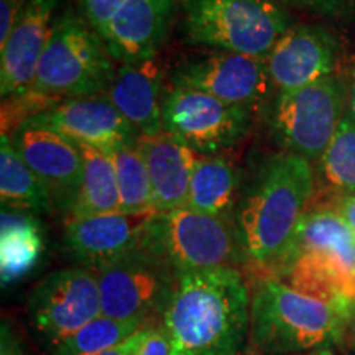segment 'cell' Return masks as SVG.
Instances as JSON below:
<instances>
[{
  "label": "cell",
  "mask_w": 355,
  "mask_h": 355,
  "mask_svg": "<svg viewBox=\"0 0 355 355\" xmlns=\"http://www.w3.org/2000/svg\"><path fill=\"white\" fill-rule=\"evenodd\" d=\"M250 311L252 291L241 268L178 272L162 316L171 355H241Z\"/></svg>",
  "instance_id": "cell-1"
},
{
  "label": "cell",
  "mask_w": 355,
  "mask_h": 355,
  "mask_svg": "<svg viewBox=\"0 0 355 355\" xmlns=\"http://www.w3.org/2000/svg\"><path fill=\"white\" fill-rule=\"evenodd\" d=\"M314 175L309 162L293 153L270 158L239 199L234 225L247 266L257 277H275L309 209Z\"/></svg>",
  "instance_id": "cell-2"
},
{
  "label": "cell",
  "mask_w": 355,
  "mask_h": 355,
  "mask_svg": "<svg viewBox=\"0 0 355 355\" xmlns=\"http://www.w3.org/2000/svg\"><path fill=\"white\" fill-rule=\"evenodd\" d=\"M349 311L293 290L275 277H257L250 340L260 355L308 354L347 339Z\"/></svg>",
  "instance_id": "cell-3"
},
{
  "label": "cell",
  "mask_w": 355,
  "mask_h": 355,
  "mask_svg": "<svg viewBox=\"0 0 355 355\" xmlns=\"http://www.w3.org/2000/svg\"><path fill=\"white\" fill-rule=\"evenodd\" d=\"M275 278L345 311L355 303V234L331 207L306 211Z\"/></svg>",
  "instance_id": "cell-4"
},
{
  "label": "cell",
  "mask_w": 355,
  "mask_h": 355,
  "mask_svg": "<svg viewBox=\"0 0 355 355\" xmlns=\"http://www.w3.org/2000/svg\"><path fill=\"white\" fill-rule=\"evenodd\" d=\"M115 69L104 38L79 13L66 10L53 25L30 89L60 101L105 94Z\"/></svg>",
  "instance_id": "cell-5"
},
{
  "label": "cell",
  "mask_w": 355,
  "mask_h": 355,
  "mask_svg": "<svg viewBox=\"0 0 355 355\" xmlns=\"http://www.w3.org/2000/svg\"><path fill=\"white\" fill-rule=\"evenodd\" d=\"M183 10L189 43L260 60L291 26L278 0H189Z\"/></svg>",
  "instance_id": "cell-6"
},
{
  "label": "cell",
  "mask_w": 355,
  "mask_h": 355,
  "mask_svg": "<svg viewBox=\"0 0 355 355\" xmlns=\"http://www.w3.org/2000/svg\"><path fill=\"white\" fill-rule=\"evenodd\" d=\"M141 247L166 261L175 272L247 266L234 220L204 214L186 206L157 212Z\"/></svg>",
  "instance_id": "cell-7"
},
{
  "label": "cell",
  "mask_w": 355,
  "mask_h": 355,
  "mask_svg": "<svg viewBox=\"0 0 355 355\" xmlns=\"http://www.w3.org/2000/svg\"><path fill=\"white\" fill-rule=\"evenodd\" d=\"M345 99L343 79L334 74L279 92L272 109V127L278 141L308 162L321 159L345 115Z\"/></svg>",
  "instance_id": "cell-8"
},
{
  "label": "cell",
  "mask_w": 355,
  "mask_h": 355,
  "mask_svg": "<svg viewBox=\"0 0 355 355\" xmlns=\"http://www.w3.org/2000/svg\"><path fill=\"white\" fill-rule=\"evenodd\" d=\"M102 314L155 322L175 290L176 272L148 248L139 247L96 272Z\"/></svg>",
  "instance_id": "cell-9"
},
{
  "label": "cell",
  "mask_w": 355,
  "mask_h": 355,
  "mask_svg": "<svg viewBox=\"0 0 355 355\" xmlns=\"http://www.w3.org/2000/svg\"><path fill=\"white\" fill-rule=\"evenodd\" d=\"M252 109L227 104L194 89L173 87L163 97V130L199 155H217L241 141Z\"/></svg>",
  "instance_id": "cell-10"
},
{
  "label": "cell",
  "mask_w": 355,
  "mask_h": 355,
  "mask_svg": "<svg viewBox=\"0 0 355 355\" xmlns=\"http://www.w3.org/2000/svg\"><path fill=\"white\" fill-rule=\"evenodd\" d=\"M101 314L97 275L86 266H73L48 275L28 300L32 326L55 347Z\"/></svg>",
  "instance_id": "cell-11"
},
{
  "label": "cell",
  "mask_w": 355,
  "mask_h": 355,
  "mask_svg": "<svg viewBox=\"0 0 355 355\" xmlns=\"http://www.w3.org/2000/svg\"><path fill=\"white\" fill-rule=\"evenodd\" d=\"M171 84L252 110L266 102L275 87L265 60L227 51H216L181 64L173 71Z\"/></svg>",
  "instance_id": "cell-12"
},
{
  "label": "cell",
  "mask_w": 355,
  "mask_h": 355,
  "mask_svg": "<svg viewBox=\"0 0 355 355\" xmlns=\"http://www.w3.org/2000/svg\"><path fill=\"white\" fill-rule=\"evenodd\" d=\"M10 139L26 166L46 186L53 207L68 217L81 183L79 145L37 117L21 123Z\"/></svg>",
  "instance_id": "cell-13"
},
{
  "label": "cell",
  "mask_w": 355,
  "mask_h": 355,
  "mask_svg": "<svg viewBox=\"0 0 355 355\" xmlns=\"http://www.w3.org/2000/svg\"><path fill=\"white\" fill-rule=\"evenodd\" d=\"M157 211L112 212L66 222L63 242L68 254L97 272L104 265L130 254L141 245L145 230Z\"/></svg>",
  "instance_id": "cell-14"
},
{
  "label": "cell",
  "mask_w": 355,
  "mask_h": 355,
  "mask_svg": "<svg viewBox=\"0 0 355 355\" xmlns=\"http://www.w3.org/2000/svg\"><path fill=\"white\" fill-rule=\"evenodd\" d=\"M37 119L76 144L89 145L109 155L137 145L140 139L137 128L105 94L66 99L37 115Z\"/></svg>",
  "instance_id": "cell-15"
},
{
  "label": "cell",
  "mask_w": 355,
  "mask_h": 355,
  "mask_svg": "<svg viewBox=\"0 0 355 355\" xmlns=\"http://www.w3.org/2000/svg\"><path fill=\"white\" fill-rule=\"evenodd\" d=\"M339 44L324 26L291 25L266 56L270 78L279 92L293 91L331 76Z\"/></svg>",
  "instance_id": "cell-16"
},
{
  "label": "cell",
  "mask_w": 355,
  "mask_h": 355,
  "mask_svg": "<svg viewBox=\"0 0 355 355\" xmlns=\"http://www.w3.org/2000/svg\"><path fill=\"white\" fill-rule=\"evenodd\" d=\"M61 0H28L0 48V94L2 99L24 94L32 87Z\"/></svg>",
  "instance_id": "cell-17"
},
{
  "label": "cell",
  "mask_w": 355,
  "mask_h": 355,
  "mask_svg": "<svg viewBox=\"0 0 355 355\" xmlns=\"http://www.w3.org/2000/svg\"><path fill=\"white\" fill-rule=\"evenodd\" d=\"M163 68L157 56L137 63H117L105 96L140 137L163 133Z\"/></svg>",
  "instance_id": "cell-18"
},
{
  "label": "cell",
  "mask_w": 355,
  "mask_h": 355,
  "mask_svg": "<svg viewBox=\"0 0 355 355\" xmlns=\"http://www.w3.org/2000/svg\"><path fill=\"white\" fill-rule=\"evenodd\" d=\"M173 0H127L102 35L115 63L157 56L165 42Z\"/></svg>",
  "instance_id": "cell-19"
},
{
  "label": "cell",
  "mask_w": 355,
  "mask_h": 355,
  "mask_svg": "<svg viewBox=\"0 0 355 355\" xmlns=\"http://www.w3.org/2000/svg\"><path fill=\"white\" fill-rule=\"evenodd\" d=\"M137 146L152 181L155 211L168 212L188 206L191 176L201 155L166 132L140 137Z\"/></svg>",
  "instance_id": "cell-20"
},
{
  "label": "cell",
  "mask_w": 355,
  "mask_h": 355,
  "mask_svg": "<svg viewBox=\"0 0 355 355\" xmlns=\"http://www.w3.org/2000/svg\"><path fill=\"white\" fill-rule=\"evenodd\" d=\"M239 186L241 176L230 159L220 155H201L191 176L188 206L229 219L239 204Z\"/></svg>",
  "instance_id": "cell-21"
},
{
  "label": "cell",
  "mask_w": 355,
  "mask_h": 355,
  "mask_svg": "<svg viewBox=\"0 0 355 355\" xmlns=\"http://www.w3.org/2000/svg\"><path fill=\"white\" fill-rule=\"evenodd\" d=\"M0 219V278L7 286L37 266L43 252V235L40 222L28 212L2 209Z\"/></svg>",
  "instance_id": "cell-22"
},
{
  "label": "cell",
  "mask_w": 355,
  "mask_h": 355,
  "mask_svg": "<svg viewBox=\"0 0 355 355\" xmlns=\"http://www.w3.org/2000/svg\"><path fill=\"white\" fill-rule=\"evenodd\" d=\"M78 145L83 153L81 183L66 222L119 212L121 198L112 157L89 145Z\"/></svg>",
  "instance_id": "cell-23"
},
{
  "label": "cell",
  "mask_w": 355,
  "mask_h": 355,
  "mask_svg": "<svg viewBox=\"0 0 355 355\" xmlns=\"http://www.w3.org/2000/svg\"><path fill=\"white\" fill-rule=\"evenodd\" d=\"M0 199L3 209L46 214L53 201L46 186L17 153L12 139H0Z\"/></svg>",
  "instance_id": "cell-24"
},
{
  "label": "cell",
  "mask_w": 355,
  "mask_h": 355,
  "mask_svg": "<svg viewBox=\"0 0 355 355\" xmlns=\"http://www.w3.org/2000/svg\"><path fill=\"white\" fill-rule=\"evenodd\" d=\"M110 157L115 166L119 198H121L119 212L137 214V212L155 211L152 181L139 146H125L114 152Z\"/></svg>",
  "instance_id": "cell-25"
},
{
  "label": "cell",
  "mask_w": 355,
  "mask_h": 355,
  "mask_svg": "<svg viewBox=\"0 0 355 355\" xmlns=\"http://www.w3.org/2000/svg\"><path fill=\"white\" fill-rule=\"evenodd\" d=\"M141 319H114L104 314L92 319L63 343L55 347V355H101L123 343L132 334L146 326Z\"/></svg>",
  "instance_id": "cell-26"
},
{
  "label": "cell",
  "mask_w": 355,
  "mask_h": 355,
  "mask_svg": "<svg viewBox=\"0 0 355 355\" xmlns=\"http://www.w3.org/2000/svg\"><path fill=\"white\" fill-rule=\"evenodd\" d=\"M324 183L340 196L355 194V119L345 112L321 159Z\"/></svg>",
  "instance_id": "cell-27"
},
{
  "label": "cell",
  "mask_w": 355,
  "mask_h": 355,
  "mask_svg": "<svg viewBox=\"0 0 355 355\" xmlns=\"http://www.w3.org/2000/svg\"><path fill=\"white\" fill-rule=\"evenodd\" d=\"M78 2L81 6L84 19L102 37L115 13L121 10L127 0H78Z\"/></svg>",
  "instance_id": "cell-28"
},
{
  "label": "cell",
  "mask_w": 355,
  "mask_h": 355,
  "mask_svg": "<svg viewBox=\"0 0 355 355\" xmlns=\"http://www.w3.org/2000/svg\"><path fill=\"white\" fill-rule=\"evenodd\" d=\"M28 0H0V48L7 42L8 35L24 12Z\"/></svg>",
  "instance_id": "cell-29"
},
{
  "label": "cell",
  "mask_w": 355,
  "mask_h": 355,
  "mask_svg": "<svg viewBox=\"0 0 355 355\" xmlns=\"http://www.w3.org/2000/svg\"><path fill=\"white\" fill-rule=\"evenodd\" d=\"M139 355H171L170 337L162 322H153L148 339Z\"/></svg>",
  "instance_id": "cell-30"
},
{
  "label": "cell",
  "mask_w": 355,
  "mask_h": 355,
  "mask_svg": "<svg viewBox=\"0 0 355 355\" xmlns=\"http://www.w3.org/2000/svg\"><path fill=\"white\" fill-rule=\"evenodd\" d=\"M152 326H153V322L146 324V326H144L141 329L137 331L135 334H132L128 339L123 340V343L117 344L112 349L105 350V352L101 355H139L141 347H144L146 343V339H148L150 331H152Z\"/></svg>",
  "instance_id": "cell-31"
},
{
  "label": "cell",
  "mask_w": 355,
  "mask_h": 355,
  "mask_svg": "<svg viewBox=\"0 0 355 355\" xmlns=\"http://www.w3.org/2000/svg\"><path fill=\"white\" fill-rule=\"evenodd\" d=\"M291 2L327 17L340 15L349 7V0H291Z\"/></svg>",
  "instance_id": "cell-32"
},
{
  "label": "cell",
  "mask_w": 355,
  "mask_h": 355,
  "mask_svg": "<svg viewBox=\"0 0 355 355\" xmlns=\"http://www.w3.org/2000/svg\"><path fill=\"white\" fill-rule=\"evenodd\" d=\"M331 209H334L345 220V224L354 230L355 234V194H345L332 202Z\"/></svg>",
  "instance_id": "cell-33"
},
{
  "label": "cell",
  "mask_w": 355,
  "mask_h": 355,
  "mask_svg": "<svg viewBox=\"0 0 355 355\" xmlns=\"http://www.w3.org/2000/svg\"><path fill=\"white\" fill-rule=\"evenodd\" d=\"M0 355H26L10 326L6 322L2 324V336H0Z\"/></svg>",
  "instance_id": "cell-34"
},
{
  "label": "cell",
  "mask_w": 355,
  "mask_h": 355,
  "mask_svg": "<svg viewBox=\"0 0 355 355\" xmlns=\"http://www.w3.org/2000/svg\"><path fill=\"white\" fill-rule=\"evenodd\" d=\"M347 343H355V303L349 309V331H347Z\"/></svg>",
  "instance_id": "cell-35"
},
{
  "label": "cell",
  "mask_w": 355,
  "mask_h": 355,
  "mask_svg": "<svg viewBox=\"0 0 355 355\" xmlns=\"http://www.w3.org/2000/svg\"><path fill=\"white\" fill-rule=\"evenodd\" d=\"M350 112H352L355 119V66L352 71V91H350Z\"/></svg>",
  "instance_id": "cell-36"
},
{
  "label": "cell",
  "mask_w": 355,
  "mask_h": 355,
  "mask_svg": "<svg viewBox=\"0 0 355 355\" xmlns=\"http://www.w3.org/2000/svg\"><path fill=\"white\" fill-rule=\"evenodd\" d=\"M303 355H334L331 349H319V350H313V352L303 354Z\"/></svg>",
  "instance_id": "cell-37"
},
{
  "label": "cell",
  "mask_w": 355,
  "mask_h": 355,
  "mask_svg": "<svg viewBox=\"0 0 355 355\" xmlns=\"http://www.w3.org/2000/svg\"><path fill=\"white\" fill-rule=\"evenodd\" d=\"M188 2H189V0H173V3H175V6H176V3H180L181 7H184Z\"/></svg>",
  "instance_id": "cell-38"
},
{
  "label": "cell",
  "mask_w": 355,
  "mask_h": 355,
  "mask_svg": "<svg viewBox=\"0 0 355 355\" xmlns=\"http://www.w3.org/2000/svg\"><path fill=\"white\" fill-rule=\"evenodd\" d=\"M350 344V354L355 355V343H349Z\"/></svg>",
  "instance_id": "cell-39"
}]
</instances>
